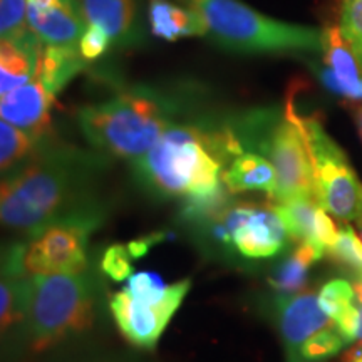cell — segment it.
<instances>
[{
	"mask_svg": "<svg viewBox=\"0 0 362 362\" xmlns=\"http://www.w3.org/2000/svg\"><path fill=\"white\" fill-rule=\"evenodd\" d=\"M170 284H165L156 272H133L126 280L123 291L129 297L143 302H160L168 292Z\"/></svg>",
	"mask_w": 362,
	"mask_h": 362,
	"instance_id": "cell-26",
	"label": "cell"
},
{
	"mask_svg": "<svg viewBox=\"0 0 362 362\" xmlns=\"http://www.w3.org/2000/svg\"><path fill=\"white\" fill-rule=\"evenodd\" d=\"M342 362H362V342L357 347H354V349L347 352Z\"/></svg>",
	"mask_w": 362,
	"mask_h": 362,
	"instance_id": "cell-31",
	"label": "cell"
},
{
	"mask_svg": "<svg viewBox=\"0 0 362 362\" xmlns=\"http://www.w3.org/2000/svg\"><path fill=\"white\" fill-rule=\"evenodd\" d=\"M54 98L37 78L0 98V119L39 139H51Z\"/></svg>",
	"mask_w": 362,
	"mask_h": 362,
	"instance_id": "cell-13",
	"label": "cell"
},
{
	"mask_svg": "<svg viewBox=\"0 0 362 362\" xmlns=\"http://www.w3.org/2000/svg\"><path fill=\"white\" fill-rule=\"evenodd\" d=\"M287 230L288 238L314 245L322 255H329L337 238L339 226L329 216V211L319 202L310 198L280 202L272 205Z\"/></svg>",
	"mask_w": 362,
	"mask_h": 362,
	"instance_id": "cell-14",
	"label": "cell"
},
{
	"mask_svg": "<svg viewBox=\"0 0 362 362\" xmlns=\"http://www.w3.org/2000/svg\"><path fill=\"white\" fill-rule=\"evenodd\" d=\"M2 247H4V245H0V250H2Z\"/></svg>",
	"mask_w": 362,
	"mask_h": 362,
	"instance_id": "cell-35",
	"label": "cell"
},
{
	"mask_svg": "<svg viewBox=\"0 0 362 362\" xmlns=\"http://www.w3.org/2000/svg\"><path fill=\"white\" fill-rule=\"evenodd\" d=\"M356 223H357V228H359V233H361V242H362V203H361V206H359V211H357V215H356Z\"/></svg>",
	"mask_w": 362,
	"mask_h": 362,
	"instance_id": "cell-34",
	"label": "cell"
},
{
	"mask_svg": "<svg viewBox=\"0 0 362 362\" xmlns=\"http://www.w3.org/2000/svg\"><path fill=\"white\" fill-rule=\"evenodd\" d=\"M354 119H356L357 129H359V134H361V139H362V104H361V106H357L354 110Z\"/></svg>",
	"mask_w": 362,
	"mask_h": 362,
	"instance_id": "cell-33",
	"label": "cell"
},
{
	"mask_svg": "<svg viewBox=\"0 0 362 362\" xmlns=\"http://www.w3.org/2000/svg\"><path fill=\"white\" fill-rule=\"evenodd\" d=\"M106 158L52 141L0 178V228L30 235L49 221L99 198L94 189Z\"/></svg>",
	"mask_w": 362,
	"mask_h": 362,
	"instance_id": "cell-1",
	"label": "cell"
},
{
	"mask_svg": "<svg viewBox=\"0 0 362 362\" xmlns=\"http://www.w3.org/2000/svg\"><path fill=\"white\" fill-rule=\"evenodd\" d=\"M232 128L245 151L265 156L275 168V202H319L309 144L292 99L284 111H253Z\"/></svg>",
	"mask_w": 362,
	"mask_h": 362,
	"instance_id": "cell-6",
	"label": "cell"
},
{
	"mask_svg": "<svg viewBox=\"0 0 362 362\" xmlns=\"http://www.w3.org/2000/svg\"><path fill=\"white\" fill-rule=\"evenodd\" d=\"M339 29L354 52L362 72V0H341Z\"/></svg>",
	"mask_w": 362,
	"mask_h": 362,
	"instance_id": "cell-25",
	"label": "cell"
},
{
	"mask_svg": "<svg viewBox=\"0 0 362 362\" xmlns=\"http://www.w3.org/2000/svg\"><path fill=\"white\" fill-rule=\"evenodd\" d=\"M242 151L232 126L176 121L131 166L143 192L158 200H185L216 192L223 170Z\"/></svg>",
	"mask_w": 362,
	"mask_h": 362,
	"instance_id": "cell-2",
	"label": "cell"
},
{
	"mask_svg": "<svg viewBox=\"0 0 362 362\" xmlns=\"http://www.w3.org/2000/svg\"><path fill=\"white\" fill-rule=\"evenodd\" d=\"M133 260L134 259L131 255L128 243L126 245L115 243V245H110L103 252L101 260H99V269H101L103 275L115 280V282H123L133 274Z\"/></svg>",
	"mask_w": 362,
	"mask_h": 362,
	"instance_id": "cell-27",
	"label": "cell"
},
{
	"mask_svg": "<svg viewBox=\"0 0 362 362\" xmlns=\"http://www.w3.org/2000/svg\"><path fill=\"white\" fill-rule=\"evenodd\" d=\"M83 362H134L128 359V357H116V356H104V357H94V359H88Z\"/></svg>",
	"mask_w": 362,
	"mask_h": 362,
	"instance_id": "cell-32",
	"label": "cell"
},
{
	"mask_svg": "<svg viewBox=\"0 0 362 362\" xmlns=\"http://www.w3.org/2000/svg\"><path fill=\"white\" fill-rule=\"evenodd\" d=\"M178 115L180 104L170 94L134 86L81 107L78 126L94 151L131 163L155 146Z\"/></svg>",
	"mask_w": 362,
	"mask_h": 362,
	"instance_id": "cell-4",
	"label": "cell"
},
{
	"mask_svg": "<svg viewBox=\"0 0 362 362\" xmlns=\"http://www.w3.org/2000/svg\"><path fill=\"white\" fill-rule=\"evenodd\" d=\"M225 187L232 193L264 192L274 198L277 173L265 156L255 151H242L228 163L221 175Z\"/></svg>",
	"mask_w": 362,
	"mask_h": 362,
	"instance_id": "cell-17",
	"label": "cell"
},
{
	"mask_svg": "<svg viewBox=\"0 0 362 362\" xmlns=\"http://www.w3.org/2000/svg\"><path fill=\"white\" fill-rule=\"evenodd\" d=\"M51 141L52 139L34 138L0 119V178L34 158Z\"/></svg>",
	"mask_w": 362,
	"mask_h": 362,
	"instance_id": "cell-22",
	"label": "cell"
},
{
	"mask_svg": "<svg viewBox=\"0 0 362 362\" xmlns=\"http://www.w3.org/2000/svg\"><path fill=\"white\" fill-rule=\"evenodd\" d=\"M322 56L325 62V69H327L332 78L339 83H356L362 79V72L359 62L351 51L349 44L346 42L344 35L336 27H327L324 29V45H322Z\"/></svg>",
	"mask_w": 362,
	"mask_h": 362,
	"instance_id": "cell-23",
	"label": "cell"
},
{
	"mask_svg": "<svg viewBox=\"0 0 362 362\" xmlns=\"http://www.w3.org/2000/svg\"><path fill=\"white\" fill-rule=\"evenodd\" d=\"M189 288H192L189 279L170 284L165 298L155 304L136 300L124 291H119L110 297L107 309L121 336L131 346L139 351H153L185 302Z\"/></svg>",
	"mask_w": 362,
	"mask_h": 362,
	"instance_id": "cell-9",
	"label": "cell"
},
{
	"mask_svg": "<svg viewBox=\"0 0 362 362\" xmlns=\"http://www.w3.org/2000/svg\"><path fill=\"white\" fill-rule=\"evenodd\" d=\"M27 25L44 45L76 47L88 24L78 0H27Z\"/></svg>",
	"mask_w": 362,
	"mask_h": 362,
	"instance_id": "cell-12",
	"label": "cell"
},
{
	"mask_svg": "<svg viewBox=\"0 0 362 362\" xmlns=\"http://www.w3.org/2000/svg\"><path fill=\"white\" fill-rule=\"evenodd\" d=\"M151 33L163 40L206 35L205 22L189 7L176 6L171 0H149L148 7Z\"/></svg>",
	"mask_w": 362,
	"mask_h": 362,
	"instance_id": "cell-18",
	"label": "cell"
},
{
	"mask_svg": "<svg viewBox=\"0 0 362 362\" xmlns=\"http://www.w3.org/2000/svg\"><path fill=\"white\" fill-rule=\"evenodd\" d=\"M202 17L206 35L240 54H322L324 29L272 19L242 0H178Z\"/></svg>",
	"mask_w": 362,
	"mask_h": 362,
	"instance_id": "cell-5",
	"label": "cell"
},
{
	"mask_svg": "<svg viewBox=\"0 0 362 362\" xmlns=\"http://www.w3.org/2000/svg\"><path fill=\"white\" fill-rule=\"evenodd\" d=\"M111 44L110 35L103 29H99L98 25H86V30L79 39V52L86 61H94L106 54Z\"/></svg>",
	"mask_w": 362,
	"mask_h": 362,
	"instance_id": "cell-29",
	"label": "cell"
},
{
	"mask_svg": "<svg viewBox=\"0 0 362 362\" xmlns=\"http://www.w3.org/2000/svg\"><path fill=\"white\" fill-rule=\"evenodd\" d=\"M319 304L332 322L336 324L339 332L342 334L347 344L356 341L357 332V309L354 287L346 279H332L322 285L319 292Z\"/></svg>",
	"mask_w": 362,
	"mask_h": 362,
	"instance_id": "cell-20",
	"label": "cell"
},
{
	"mask_svg": "<svg viewBox=\"0 0 362 362\" xmlns=\"http://www.w3.org/2000/svg\"><path fill=\"white\" fill-rule=\"evenodd\" d=\"M106 205L94 198L12 243L13 264L24 277L78 274L90 265L89 240L106 220Z\"/></svg>",
	"mask_w": 362,
	"mask_h": 362,
	"instance_id": "cell-7",
	"label": "cell"
},
{
	"mask_svg": "<svg viewBox=\"0 0 362 362\" xmlns=\"http://www.w3.org/2000/svg\"><path fill=\"white\" fill-rule=\"evenodd\" d=\"M101 269L29 277L25 356L59 351L98 329L103 319Z\"/></svg>",
	"mask_w": 362,
	"mask_h": 362,
	"instance_id": "cell-3",
	"label": "cell"
},
{
	"mask_svg": "<svg viewBox=\"0 0 362 362\" xmlns=\"http://www.w3.org/2000/svg\"><path fill=\"white\" fill-rule=\"evenodd\" d=\"M86 59L81 56L79 45L76 47H62V45H42L40 51L35 78L44 84V88L57 96L76 74L84 69Z\"/></svg>",
	"mask_w": 362,
	"mask_h": 362,
	"instance_id": "cell-19",
	"label": "cell"
},
{
	"mask_svg": "<svg viewBox=\"0 0 362 362\" xmlns=\"http://www.w3.org/2000/svg\"><path fill=\"white\" fill-rule=\"evenodd\" d=\"M29 277L13 264L12 243L0 250V362L25 357Z\"/></svg>",
	"mask_w": 362,
	"mask_h": 362,
	"instance_id": "cell-10",
	"label": "cell"
},
{
	"mask_svg": "<svg viewBox=\"0 0 362 362\" xmlns=\"http://www.w3.org/2000/svg\"><path fill=\"white\" fill-rule=\"evenodd\" d=\"M27 27V0H0V39L16 37Z\"/></svg>",
	"mask_w": 362,
	"mask_h": 362,
	"instance_id": "cell-28",
	"label": "cell"
},
{
	"mask_svg": "<svg viewBox=\"0 0 362 362\" xmlns=\"http://www.w3.org/2000/svg\"><path fill=\"white\" fill-rule=\"evenodd\" d=\"M275 324L282 339L287 362H300L302 351L329 329L336 327L319 298L310 292L275 296L272 304Z\"/></svg>",
	"mask_w": 362,
	"mask_h": 362,
	"instance_id": "cell-11",
	"label": "cell"
},
{
	"mask_svg": "<svg viewBox=\"0 0 362 362\" xmlns=\"http://www.w3.org/2000/svg\"><path fill=\"white\" fill-rule=\"evenodd\" d=\"M81 8L86 24L103 29L112 44L131 45L141 39L136 0H81Z\"/></svg>",
	"mask_w": 362,
	"mask_h": 362,
	"instance_id": "cell-16",
	"label": "cell"
},
{
	"mask_svg": "<svg viewBox=\"0 0 362 362\" xmlns=\"http://www.w3.org/2000/svg\"><path fill=\"white\" fill-rule=\"evenodd\" d=\"M324 259V255L314 245L307 242H298V245L274 267L269 275V284L277 296H292L305 287L307 275L315 262Z\"/></svg>",
	"mask_w": 362,
	"mask_h": 362,
	"instance_id": "cell-21",
	"label": "cell"
},
{
	"mask_svg": "<svg viewBox=\"0 0 362 362\" xmlns=\"http://www.w3.org/2000/svg\"><path fill=\"white\" fill-rule=\"evenodd\" d=\"M288 233L274 208H255L233 235L235 253L247 260L279 255L287 247Z\"/></svg>",
	"mask_w": 362,
	"mask_h": 362,
	"instance_id": "cell-15",
	"label": "cell"
},
{
	"mask_svg": "<svg viewBox=\"0 0 362 362\" xmlns=\"http://www.w3.org/2000/svg\"><path fill=\"white\" fill-rule=\"evenodd\" d=\"M298 116L314 166L317 200L341 221L354 220L362 203V185L356 171L317 117Z\"/></svg>",
	"mask_w": 362,
	"mask_h": 362,
	"instance_id": "cell-8",
	"label": "cell"
},
{
	"mask_svg": "<svg viewBox=\"0 0 362 362\" xmlns=\"http://www.w3.org/2000/svg\"><path fill=\"white\" fill-rule=\"evenodd\" d=\"M329 255L352 275V280H362V242L354 228L342 223L339 226L337 238L330 247Z\"/></svg>",
	"mask_w": 362,
	"mask_h": 362,
	"instance_id": "cell-24",
	"label": "cell"
},
{
	"mask_svg": "<svg viewBox=\"0 0 362 362\" xmlns=\"http://www.w3.org/2000/svg\"><path fill=\"white\" fill-rule=\"evenodd\" d=\"M356 293V302L357 309H359V317H357V332H356V341L362 342V280H354L352 284Z\"/></svg>",
	"mask_w": 362,
	"mask_h": 362,
	"instance_id": "cell-30",
	"label": "cell"
}]
</instances>
